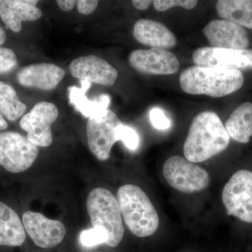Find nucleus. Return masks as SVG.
Masks as SVG:
<instances>
[{"label":"nucleus","instance_id":"obj_1","mask_svg":"<svg viewBox=\"0 0 252 252\" xmlns=\"http://www.w3.org/2000/svg\"><path fill=\"white\" fill-rule=\"evenodd\" d=\"M229 142L230 136L216 113L204 112L193 119L184 154L189 161L203 162L223 152Z\"/></svg>","mask_w":252,"mask_h":252},{"label":"nucleus","instance_id":"obj_2","mask_svg":"<svg viewBox=\"0 0 252 252\" xmlns=\"http://www.w3.org/2000/svg\"><path fill=\"white\" fill-rule=\"evenodd\" d=\"M244 76L239 69L191 66L181 74L180 84L186 94L221 97L238 91Z\"/></svg>","mask_w":252,"mask_h":252},{"label":"nucleus","instance_id":"obj_3","mask_svg":"<svg viewBox=\"0 0 252 252\" xmlns=\"http://www.w3.org/2000/svg\"><path fill=\"white\" fill-rule=\"evenodd\" d=\"M117 200L126 226L139 238L154 235L159 226V217L147 194L137 186H122Z\"/></svg>","mask_w":252,"mask_h":252},{"label":"nucleus","instance_id":"obj_4","mask_svg":"<svg viewBox=\"0 0 252 252\" xmlns=\"http://www.w3.org/2000/svg\"><path fill=\"white\" fill-rule=\"evenodd\" d=\"M93 228L102 229L107 233V245L116 248L124 235L122 212L117 199L109 190L96 188L91 190L86 202Z\"/></svg>","mask_w":252,"mask_h":252},{"label":"nucleus","instance_id":"obj_5","mask_svg":"<svg viewBox=\"0 0 252 252\" xmlns=\"http://www.w3.org/2000/svg\"><path fill=\"white\" fill-rule=\"evenodd\" d=\"M162 173L170 187L183 193L200 191L210 183V177L206 170L179 156L167 159Z\"/></svg>","mask_w":252,"mask_h":252},{"label":"nucleus","instance_id":"obj_6","mask_svg":"<svg viewBox=\"0 0 252 252\" xmlns=\"http://www.w3.org/2000/svg\"><path fill=\"white\" fill-rule=\"evenodd\" d=\"M39 149L18 132H0V167L11 173L28 170L37 158Z\"/></svg>","mask_w":252,"mask_h":252},{"label":"nucleus","instance_id":"obj_7","mask_svg":"<svg viewBox=\"0 0 252 252\" xmlns=\"http://www.w3.org/2000/svg\"><path fill=\"white\" fill-rule=\"evenodd\" d=\"M222 200L228 215L252 223V172H235L223 188Z\"/></svg>","mask_w":252,"mask_h":252},{"label":"nucleus","instance_id":"obj_8","mask_svg":"<svg viewBox=\"0 0 252 252\" xmlns=\"http://www.w3.org/2000/svg\"><path fill=\"white\" fill-rule=\"evenodd\" d=\"M122 124L117 114L109 109L102 116L89 118L88 143L91 152L99 160H108L112 147L118 141V129Z\"/></svg>","mask_w":252,"mask_h":252},{"label":"nucleus","instance_id":"obj_9","mask_svg":"<svg viewBox=\"0 0 252 252\" xmlns=\"http://www.w3.org/2000/svg\"><path fill=\"white\" fill-rule=\"evenodd\" d=\"M59 109L54 104L41 102L36 104L23 116L20 126L27 132L28 140L36 147H47L53 142L51 126L59 117Z\"/></svg>","mask_w":252,"mask_h":252},{"label":"nucleus","instance_id":"obj_10","mask_svg":"<svg viewBox=\"0 0 252 252\" xmlns=\"http://www.w3.org/2000/svg\"><path fill=\"white\" fill-rule=\"evenodd\" d=\"M193 61L195 65L201 67L252 69V50L199 48L194 51Z\"/></svg>","mask_w":252,"mask_h":252},{"label":"nucleus","instance_id":"obj_11","mask_svg":"<svg viewBox=\"0 0 252 252\" xmlns=\"http://www.w3.org/2000/svg\"><path fill=\"white\" fill-rule=\"evenodd\" d=\"M25 230L36 246L52 248L62 243L66 228L62 222L48 219L42 214L28 211L23 214Z\"/></svg>","mask_w":252,"mask_h":252},{"label":"nucleus","instance_id":"obj_12","mask_svg":"<svg viewBox=\"0 0 252 252\" xmlns=\"http://www.w3.org/2000/svg\"><path fill=\"white\" fill-rule=\"evenodd\" d=\"M131 67L137 72L156 75H169L179 70L180 64L175 54L166 49L135 50L129 56Z\"/></svg>","mask_w":252,"mask_h":252},{"label":"nucleus","instance_id":"obj_13","mask_svg":"<svg viewBox=\"0 0 252 252\" xmlns=\"http://www.w3.org/2000/svg\"><path fill=\"white\" fill-rule=\"evenodd\" d=\"M203 34L212 47L245 49L250 45L248 32L242 26L225 20H214L207 23Z\"/></svg>","mask_w":252,"mask_h":252},{"label":"nucleus","instance_id":"obj_14","mask_svg":"<svg viewBox=\"0 0 252 252\" xmlns=\"http://www.w3.org/2000/svg\"><path fill=\"white\" fill-rule=\"evenodd\" d=\"M69 71L77 79L106 86L114 85L118 77L117 70L112 64L94 55L73 60Z\"/></svg>","mask_w":252,"mask_h":252},{"label":"nucleus","instance_id":"obj_15","mask_svg":"<svg viewBox=\"0 0 252 252\" xmlns=\"http://www.w3.org/2000/svg\"><path fill=\"white\" fill-rule=\"evenodd\" d=\"M65 75L64 69L52 63H39L22 68L17 74L21 86L42 91L54 89Z\"/></svg>","mask_w":252,"mask_h":252},{"label":"nucleus","instance_id":"obj_16","mask_svg":"<svg viewBox=\"0 0 252 252\" xmlns=\"http://www.w3.org/2000/svg\"><path fill=\"white\" fill-rule=\"evenodd\" d=\"M34 0H0V18L14 32L22 29V23L34 21L42 16Z\"/></svg>","mask_w":252,"mask_h":252},{"label":"nucleus","instance_id":"obj_17","mask_svg":"<svg viewBox=\"0 0 252 252\" xmlns=\"http://www.w3.org/2000/svg\"><path fill=\"white\" fill-rule=\"evenodd\" d=\"M132 34L141 44L154 49H170L177 42L175 34L165 25L147 18L135 23Z\"/></svg>","mask_w":252,"mask_h":252},{"label":"nucleus","instance_id":"obj_18","mask_svg":"<svg viewBox=\"0 0 252 252\" xmlns=\"http://www.w3.org/2000/svg\"><path fill=\"white\" fill-rule=\"evenodd\" d=\"M26 239V230L16 212L0 201V246H21Z\"/></svg>","mask_w":252,"mask_h":252},{"label":"nucleus","instance_id":"obj_19","mask_svg":"<svg viewBox=\"0 0 252 252\" xmlns=\"http://www.w3.org/2000/svg\"><path fill=\"white\" fill-rule=\"evenodd\" d=\"M91 83L88 81H81V89L76 86H70L68 89L69 92V99L78 111L86 117L93 118L102 116L107 112L110 97L108 94H102L94 101L89 100L86 94L90 89Z\"/></svg>","mask_w":252,"mask_h":252},{"label":"nucleus","instance_id":"obj_20","mask_svg":"<svg viewBox=\"0 0 252 252\" xmlns=\"http://www.w3.org/2000/svg\"><path fill=\"white\" fill-rule=\"evenodd\" d=\"M225 127L232 139L248 143L252 136V103L245 102L238 106L225 122Z\"/></svg>","mask_w":252,"mask_h":252},{"label":"nucleus","instance_id":"obj_21","mask_svg":"<svg viewBox=\"0 0 252 252\" xmlns=\"http://www.w3.org/2000/svg\"><path fill=\"white\" fill-rule=\"evenodd\" d=\"M217 11L225 21L252 30V0H220Z\"/></svg>","mask_w":252,"mask_h":252},{"label":"nucleus","instance_id":"obj_22","mask_svg":"<svg viewBox=\"0 0 252 252\" xmlns=\"http://www.w3.org/2000/svg\"><path fill=\"white\" fill-rule=\"evenodd\" d=\"M26 111V104L19 100L14 88L0 81V114L2 117L10 122H15Z\"/></svg>","mask_w":252,"mask_h":252},{"label":"nucleus","instance_id":"obj_23","mask_svg":"<svg viewBox=\"0 0 252 252\" xmlns=\"http://www.w3.org/2000/svg\"><path fill=\"white\" fill-rule=\"evenodd\" d=\"M107 237L105 230L102 229H91L84 230L80 235V241L86 247H94L102 243H107Z\"/></svg>","mask_w":252,"mask_h":252},{"label":"nucleus","instance_id":"obj_24","mask_svg":"<svg viewBox=\"0 0 252 252\" xmlns=\"http://www.w3.org/2000/svg\"><path fill=\"white\" fill-rule=\"evenodd\" d=\"M118 141L122 140L127 148L135 151L138 147L140 138L136 131L129 126L122 124L118 129Z\"/></svg>","mask_w":252,"mask_h":252},{"label":"nucleus","instance_id":"obj_25","mask_svg":"<svg viewBox=\"0 0 252 252\" xmlns=\"http://www.w3.org/2000/svg\"><path fill=\"white\" fill-rule=\"evenodd\" d=\"M198 4L195 0H155L153 1L154 9L158 11H167L175 6H181L186 9H192Z\"/></svg>","mask_w":252,"mask_h":252},{"label":"nucleus","instance_id":"obj_26","mask_svg":"<svg viewBox=\"0 0 252 252\" xmlns=\"http://www.w3.org/2000/svg\"><path fill=\"white\" fill-rule=\"evenodd\" d=\"M17 64V58L14 51L0 46V74L11 72Z\"/></svg>","mask_w":252,"mask_h":252},{"label":"nucleus","instance_id":"obj_27","mask_svg":"<svg viewBox=\"0 0 252 252\" xmlns=\"http://www.w3.org/2000/svg\"><path fill=\"white\" fill-rule=\"evenodd\" d=\"M150 119L154 127L158 130H166L170 127V121L160 109H152L150 111Z\"/></svg>","mask_w":252,"mask_h":252},{"label":"nucleus","instance_id":"obj_28","mask_svg":"<svg viewBox=\"0 0 252 252\" xmlns=\"http://www.w3.org/2000/svg\"><path fill=\"white\" fill-rule=\"evenodd\" d=\"M99 1L96 0H79L77 6L79 12L81 14L89 15L94 12Z\"/></svg>","mask_w":252,"mask_h":252},{"label":"nucleus","instance_id":"obj_29","mask_svg":"<svg viewBox=\"0 0 252 252\" xmlns=\"http://www.w3.org/2000/svg\"><path fill=\"white\" fill-rule=\"evenodd\" d=\"M56 3L59 5L60 9L64 11H69L74 9L77 1L74 0H58Z\"/></svg>","mask_w":252,"mask_h":252},{"label":"nucleus","instance_id":"obj_30","mask_svg":"<svg viewBox=\"0 0 252 252\" xmlns=\"http://www.w3.org/2000/svg\"><path fill=\"white\" fill-rule=\"evenodd\" d=\"M132 5L135 6V9L137 10H144L148 9L150 5L153 3V1L151 0H133L132 1Z\"/></svg>","mask_w":252,"mask_h":252},{"label":"nucleus","instance_id":"obj_31","mask_svg":"<svg viewBox=\"0 0 252 252\" xmlns=\"http://www.w3.org/2000/svg\"><path fill=\"white\" fill-rule=\"evenodd\" d=\"M8 124L5 121L4 118L0 114V130H4L7 128Z\"/></svg>","mask_w":252,"mask_h":252},{"label":"nucleus","instance_id":"obj_32","mask_svg":"<svg viewBox=\"0 0 252 252\" xmlns=\"http://www.w3.org/2000/svg\"><path fill=\"white\" fill-rule=\"evenodd\" d=\"M5 41H6V33L4 30L0 27V45L4 44Z\"/></svg>","mask_w":252,"mask_h":252}]
</instances>
